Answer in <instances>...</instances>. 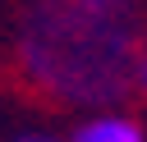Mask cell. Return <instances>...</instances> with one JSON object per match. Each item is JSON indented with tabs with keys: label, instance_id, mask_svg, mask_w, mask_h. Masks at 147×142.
Segmentation results:
<instances>
[{
	"label": "cell",
	"instance_id": "cell-2",
	"mask_svg": "<svg viewBox=\"0 0 147 142\" xmlns=\"http://www.w3.org/2000/svg\"><path fill=\"white\" fill-rule=\"evenodd\" d=\"M74 142H147V137H142V128H138L133 119H124V115H96V119H87V124L74 133Z\"/></svg>",
	"mask_w": 147,
	"mask_h": 142
},
{
	"label": "cell",
	"instance_id": "cell-1",
	"mask_svg": "<svg viewBox=\"0 0 147 142\" xmlns=\"http://www.w3.org/2000/svg\"><path fill=\"white\" fill-rule=\"evenodd\" d=\"M138 64L133 0H37L18 32L23 78L60 105H101L129 92Z\"/></svg>",
	"mask_w": 147,
	"mask_h": 142
},
{
	"label": "cell",
	"instance_id": "cell-3",
	"mask_svg": "<svg viewBox=\"0 0 147 142\" xmlns=\"http://www.w3.org/2000/svg\"><path fill=\"white\" fill-rule=\"evenodd\" d=\"M133 82L147 92V55H138V64H133Z\"/></svg>",
	"mask_w": 147,
	"mask_h": 142
},
{
	"label": "cell",
	"instance_id": "cell-4",
	"mask_svg": "<svg viewBox=\"0 0 147 142\" xmlns=\"http://www.w3.org/2000/svg\"><path fill=\"white\" fill-rule=\"evenodd\" d=\"M14 142H55V137H46V133H23V137H14Z\"/></svg>",
	"mask_w": 147,
	"mask_h": 142
}]
</instances>
